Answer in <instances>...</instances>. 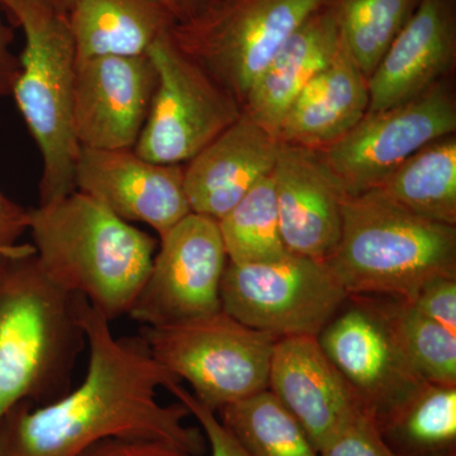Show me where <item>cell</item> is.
Instances as JSON below:
<instances>
[{
  "instance_id": "14",
  "label": "cell",
  "mask_w": 456,
  "mask_h": 456,
  "mask_svg": "<svg viewBox=\"0 0 456 456\" xmlns=\"http://www.w3.org/2000/svg\"><path fill=\"white\" fill-rule=\"evenodd\" d=\"M75 189L126 222L149 224L163 237L191 215L184 165L159 164L131 150L80 147Z\"/></svg>"
},
{
  "instance_id": "31",
  "label": "cell",
  "mask_w": 456,
  "mask_h": 456,
  "mask_svg": "<svg viewBox=\"0 0 456 456\" xmlns=\"http://www.w3.org/2000/svg\"><path fill=\"white\" fill-rule=\"evenodd\" d=\"M80 456H191L171 444L141 439H107Z\"/></svg>"
},
{
  "instance_id": "32",
  "label": "cell",
  "mask_w": 456,
  "mask_h": 456,
  "mask_svg": "<svg viewBox=\"0 0 456 456\" xmlns=\"http://www.w3.org/2000/svg\"><path fill=\"white\" fill-rule=\"evenodd\" d=\"M29 228V209L5 196L0 189V257L20 253L27 245H18V240Z\"/></svg>"
},
{
  "instance_id": "3",
  "label": "cell",
  "mask_w": 456,
  "mask_h": 456,
  "mask_svg": "<svg viewBox=\"0 0 456 456\" xmlns=\"http://www.w3.org/2000/svg\"><path fill=\"white\" fill-rule=\"evenodd\" d=\"M86 345L77 296L45 274L33 246L0 257V419L68 393Z\"/></svg>"
},
{
  "instance_id": "2",
  "label": "cell",
  "mask_w": 456,
  "mask_h": 456,
  "mask_svg": "<svg viewBox=\"0 0 456 456\" xmlns=\"http://www.w3.org/2000/svg\"><path fill=\"white\" fill-rule=\"evenodd\" d=\"M28 232L45 274L110 322L130 314L159 248L154 237L79 191L29 209Z\"/></svg>"
},
{
  "instance_id": "27",
  "label": "cell",
  "mask_w": 456,
  "mask_h": 456,
  "mask_svg": "<svg viewBox=\"0 0 456 456\" xmlns=\"http://www.w3.org/2000/svg\"><path fill=\"white\" fill-rule=\"evenodd\" d=\"M217 222L231 263H263L289 253L281 239L272 174Z\"/></svg>"
},
{
  "instance_id": "22",
  "label": "cell",
  "mask_w": 456,
  "mask_h": 456,
  "mask_svg": "<svg viewBox=\"0 0 456 456\" xmlns=\"http://www.w3.org/2000/svg\"><path fill=\"white\" fill-rule=\"evenodd\" d=\"M375 425L397 456L456 452V386L422 382Z\"/></svg>"
},
{
  "instance_id": "4",
  "label": "cell",
  "mask_w": 456,
  "mask_h": 456,
  "mask_svg": "<svg viewBox=\"0 0 456 456\" xmlns=\"http://www.w3.org/2000/svg\"><path fill=\"white\" fill-rule=\"evenodd\" d=\"M347 296L411 301L422 285L456 277V227L428 221L384 197H347L340 241L325 261Z\"/></svg>"
},
{
  "instance_id": "10",
  "label": "cell",
  "mask_w": 456,
  "mask_h": 456,
  "mask_svg": "<svg viewBox=\"0 0 456 456\" xmlns=\"http://www.w3.org/2000/svg\"><path fill=\"white\" fill-rule=\"evenodd\" d=\"M455 131V92L446 77L404 103L368 110L346 136L318 152L347 193L356 196L377 188L422 147Z\"/></svg>"
},
{
  "instance_id": "17",
  "label": "cell",
  "mask_w": 456,
  "mask_h": 456,
  "mask_svg": "<svg viewBox=\"0 0 456 456\" xmlns=\"http://www.w3.org/2000/svg\"><path fill=\"white\" fill-rule=\"evenodd\" d=\"M456 62V0H419L370 77L369 110L419 97Z\"/></svg>"
},
{
  "instance_id": "11",
  "label": "cell",
  "mask_w": 456,
  "mask_h": 456,
  "mask_svg": "<svg viewBox=\"0 0 456 456\" xmlns=\"http://www.w3.org/2000/svg\"><path fill=\"white\" fill-rule=\"evenodd\" d=\"M227 254L218 222L191 212L160 237L128 316L142 326L175 325L221 311Z\"/></svg>"
},
{
  "instance_id": "35",
  "label": "cell",
  "mask_w": 456,
  "mask_h": 456,
  "mask_svg": "<svg viewBox=\"0 0 456 456\" xmlns=\"http://www.w3.org/2000/svg\"><path fill=\"white\" fill-rule=\"evenodd\" d=\"M434 456H456V452H446V454L434 455Z\"/></svg>"
},
{
  "instance_id": "23",
  "label": "cell",
  "mask_w": 456,
  "mask_h": 456,
  "mask_svg": "<svg viewBox=\"0 0 456 456\" xmlns=\"http://www.w3.org/2000/svg\"><path fill=\"white\" fill-rule=\"evenodd\" d=\"M413 215L456 227V137L422 147L374 188Z\"/></svg>"
},
{
  "instance_id": "5",
  "label": "cell",
  "mask_w": 456,
  "mask_h": 456,
  "mask_svg": "<svg viewBox=\"0 0 456 456\" xmlns=\"http://www.w3.org/2000/svg\"><path fill=\"white\" fill-rule=\"evenodd\" d=\"M25 33L12 94L40 150V206L75 189L80 146L71 123L77 53L68 20L36 0H0Z\"/></svg>"
},
{
  "instance_id": "9",
  "label": "cell",
  "mask_w": 456,
  "mask_h": 456,
  "mask_svg": "<svg viewBox=\"0 0 456 456\" xmlns=\"http://www.w3.org/2000/svg\"><path fill=\"white\" fill-rule=\"evenodd\" d=\"M147 56L158 83L134 151L154 163L187 164L241 117V107L174 44L169 32Z\"/></svg>"
},
{
  "instance_id": "12",
  "label": "cell",
  "mask_w": 456,
  "mask_h": 456,
  "mask_svg": "<svg viewBox=\"0 0 456 456\" xmlns=\"http://www.w3.org/2000/svg\"><path fill=\"white\" fill-rule=\"evenodd\" d=\"M317 338L374 422L424 382L402 356L368 296H350Z\"/></svg>"
},
{
  "instance_id": "21",
  "label": "cell",
  "mask_w": 456,
  "mask_h": 456,
  "mask_svg": "<svg viewBox=\"0 0 456 456\" xmlns=\"http://www.w3.org/2000/svg\"><path fill=\"white\" fill-rule=\"evenodd\" d=\"M66 20L77 61L145 56L175 25L158 0H74Z\"/></svg>"
},
{
  "instance_id": "34",
  "label": "cell",
  "mask_w": 456,
  "mask_h": 456,
  "mask_svg": "<svg viewBox=\"0 0 456 456\" xmlns=\"http://www.w3.org/2000/svg\"><path fill=\"white\" fill-rule=\"evenodd\" d=\"M12 41L13 33L0 16V99L12 94L20 73V59L12 53Z\"/></svg>"
},
{
  "instance_id": "24",
  "label": "cell",
  "mask_w": 456,
  "mask_h": 456,
  "mask_svg": "<svg viewBox=\"0 0 456 456\" xmlns=\"http://www.w3.org/2000/svg\"><path fill=\"white\" fill-rule=\"evenodd\" d=\"M368 297L413 371L424 382L456 386V335L406 299Z\"/></svg>"
},
{
  "instance_id": "6",
  "label": "cell",
  "mask_w": 456,
  "mask_h": 456,
  "mask_svg": "<svg viewBox=\"0 0 456 456\" xmlns=\"http://www.w3.org/2000/svg\"><path fill=\"white\" fill-rule=\"evenodd\" d=\"M152 356L217 413L268 389L270 360L277 338L218 311L185 322L142 326Z\"/></svg>"
},
{
  "instance_id": "13",
  "label": "cell",
  "mask_w": 456,
  "mask_h": 456,
  "mask_svg": "<svg viewBox=\"0 0 456 456\" xmlns=\"http://www.w3.org/2000/svg\"><path fill=\"white\" fill-rule=\"evenodd\" d=\"M158 83L150 57H94L75 69L71 123L83 149L131 150Z\"/></svg>"
},
{
  "instance_id": "15",
  "label": "cell",
  "mask_w": 456,
  "mask_h": 456,
  "mask_svg": "<svg viewBox=\"0 0 456 456\" xmlns=\"http://www.w3.org/2000/svg\"><path fill=\"white\" fill-rule=\"evenodd\" d=\"M272 176L285 248L326 261L340 241L350 194L320 152L305 147L279 143Z\"/></svg>"
},
{
  "instance_id": "28",
  "label": "cell",
  "mask_w": 456,
  "mask_h": 456,
  "mask_svg": "<svg viewBox=\"0 0 456 456\" xmlns=\"http://www.w3.org/2000/svg\"><path fill=\"white\" fill-rule=\"evenodd\" d=\"M320 456H397L389 449L370 417L362 415L335 435Z\"/></svg>"
},
{
  "instance_id": "16",
  "label": "cell",
  "mask_w": 456,
  "mask_h": 456,
  "mask_svg": "<svg viewBox=\"0 0 456 456\" xmlns=\"http://www.w3.org/2000/svg\"><path fill=\"white\" fill-rule=\"evenodd\" d=\"M268 389L299 422L318 452L354 419L365 415L316 336L275 341Z\"/></svg>"
},
{
  "instance_id": "30",
  "label": "cell",
  "mask_w": 456,
  "mask_h": 456,
  "mask_svg": "<svg viewBox=\"0 0 456 456\" xmlns=\"http://www.w3.org/2000/svg\"><path fill=\"white\" fill-rule=\"evenodd\" d=\"M408 302L426 317L456 335V277L432 279Z\"/></svg>"
},
{
  "instance_id": "18",
  "label": "cell",
  "mask_w": 456,
  "mask_h": 456,
  "mask_svg": "<svg viewBox=\"0 0 456 456\" xmlns=\"http://www.w3.org/2000/svg\"><path fill=\"white\" fill-rule=\"evenodd\" d=\"M279 143L274 134L241 114L184 164L191 212L220 221L254 185L272 174Z\"/></svg>"
},
{
  "instance_id": "33",
  "label": "cell",
  "mask_w": 456,
  "mask_h": 456,
  "mask_svg": "<svg viewBox=\"0 0 456 456\" xmlns=\"http://www.w3.org/2000/svg\"><path fill=\"white\" fill-rule=\"evenodd\" d=\"M45 7L53 9L60 16H68L74 0H36ZM175 20V25L187 23L200 17L218 0H158Z\"/></svg>"
},
{
  "instance_id": "25",
  "label": "cell",
  "mask_w": 456,
  "mask_h": 456,
  "mask_svg": "<svg viewBox=\"0 0 456 456\" xmlns=\"http://www.w3.org/2000/svg\"><path fill=\"white\" fill-rule=\"evenodd\" d=\"M217 412L222 425L250 456H320L299 422L269 389Z\"/></svg>"
},
{
  "instance_id": "20",
  "label": "cell",
  "mask_w": 456,
  "mask_h": 456,
  "mask_svg": "<svg viewBox=\"0 0 456 456\" xmlns=\"http://www.w3.org/2000/svg\"><path fill=\"white\" fill-rule=\"evenodd\" d=\"M369 110L368 77L344 49L294 99L277 137L287 145L325 150L340 141Z\"/></svg>"
},
{
  "instance_id": "8",
  "label": "cell",
  "mask_w": 456,
  "mask_h": 456,
  "mask_svg": "<svg viewBox=\"0 0 456 456\" xmlns=\"http://www.w3.org/2000/svg\"><path fill=\"white\" fill-rule=\"evenodd\" d=\"M349 298L325 261L288 253L254 264L227 261L221 307L273 338L317 336Z\"/></svg>"
},
{
  "instance_id": "19",
  "label": "cell",
  "mask_w": 456,
  "mask_h": 456,
  "mask_svg": "<svg viewBox=\"0 0 456 456\" xmlns=\"http://www.w3.org/2000/svg\"><path fill=\"white\" fill-rule=\"evenodd\" d=\"M340 47L334 13L322 2L256 77L246 95L242 114L277 136L294 99L334 60Z\"/></svg>"
},
{
  "instance_id": "29",
  "label": "cell",
  "mask_w": 456,
  "mask_h": 456,
  "mask_svg": "<svg viewBox=\"0 0 456 456\" xmlns=\"http://www.w3.org/2000/svg\"><path fill=\"white\" fill-rule=\"evenodd\" d=\"M167 389L171 395H175L180 403L188 408L191 416L196 417L211 448V456H250L237 443L232 434L222 425L215 411L200 403L191 392L180 386L179 382L171 383Z\"/></svg>"
},
{
  "instance_id": "1",
  "label": "cell",
  "mask_w": 456,
  "mask_h": 456,
  "mask_svg": "<svg viewBox=\"0 0 456 456\" xmlns=\"http://www.w3.org/2000/svg\"><path fill=\"white\" fill-rule=\"evenodd\" d=\"M77 303L89 349L86 378L49 403L9 410L0 419V456H80L113 437L161 441L202 456L206 436L185 424L188 408L158 399V389L178 378L152 356L142 336L117 338L84 297Z\"/></svg>"
},
{
  "instance_id": "7",
  "label": "cell",
  "mask_w": 456,
  "mask_h": 456,
  "mask_svg": "<svg viewBox=\"0 0 456 456\" xmlns=\"http://www.w3.org/2000/svg\"><path fill=\"white\" fill-rule=\"evenodd\" d=\"M323 0H218L171 27L174 44L244 106L256 77Z\"/></svg>"
},
{
  "instance_id": "26",
  "label": "cell",
  "mask_w": 456,
  "mask_h": 456,
  "mask_svg": "<svg viewBox=\"0 0 456 456\" xmlns=\"http://www.w3.org/2000/svg\"><path fill=\"white\" fill-rule=\"evenodd\" d=\"M334 13L342 46L370 77L419 0H323Z\"/></svg>"
}]
</instances>
